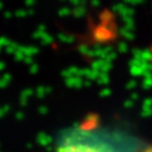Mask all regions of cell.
Here are the masks:
<instances>
[{"mask_svg":"<svg viewBox=\"0 0 152 152\" xmlns=\"http://www.w3.org/2000/svg\"><path fill=\"white\" fill-rule=\"evenodd\" d=\"M56 152H104V150L96 145L78 140L75 135H69L58 144Z\"/></svg>","mask_w":152,"mask_h":152,"instance_id":"obj_1","label":"cell"},{"mask_svg":"<svg viewBox=\"0 0 152 152\" xmlns=\"http://www.w3.org/2000/svg\"><path fill=\"white\" fill-rule=\"evenodd\" d=\"M151 59H152V45H151Z\"/></svg>","mask_w":152,"mask_h":152,"instance_id":"obj_2","label":"cell"}]
</instances>
